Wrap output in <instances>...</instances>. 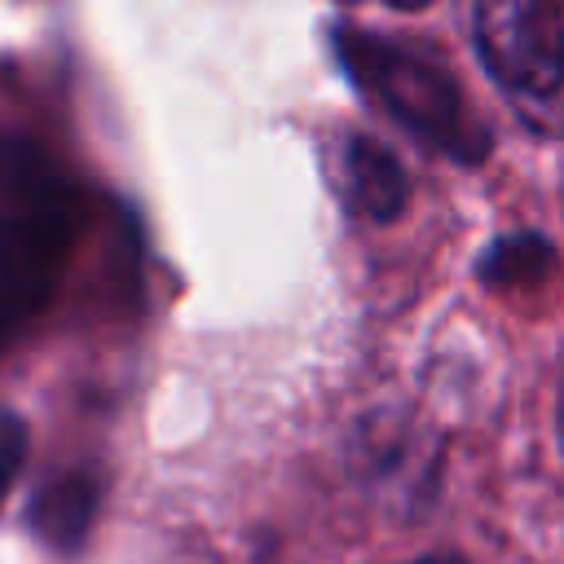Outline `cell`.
Listing matches in <instances>:
<instances>
[{"mask_svg":"<svg viewBox=\"0 0 564 564\" xmlns=\"http://www.w3.org/2000/svg\"><path fill=\"white\" fill-rule=\"evenodd\" d=\"M348 4H388V9H423L432 0H348Z\"/></svg>","mask_w":564,"mask_h":564,"instance_id":"obj_7","label":"cell"},{"mask_svg":"<svg viewBox=\"0 0 564 564\" xmlns=\"http://www.w3.org/2000/svg\"><path fill=\"white\" fill-rule=\"evenodd\" d=\"M476 48L516 115L538 132H555L564 0H476Z\"/></svg>","mask_w":564,"mask_h":564,"instance_id":"obj_3","label":"cell"},{"mask_svg":"<svg viewBox=\"0 0 564 564\" xmlns=\"http://www.w3.org/2000/svg\"><path fill=\"white\" fill-rule=\"evenodd\" d=\"M75 238V189L22 137H0V339L22 330L53 295Z\"/></svg>","mask_w":564,"mask_h":564,"instance_id":"obj_1","label":"cell"},{"mask_svg":"<svg viewBox=\"0 0 564 564\" xmlns=\"http://www.w3.org/2000/svg\"><path fill=\"white\" fill-rule=\"evenodd\" d=\"M93 511H97V485L84 480V476H62L57 485H48V489L40 494L31 524H35L48 542L75 546V542L84 538Z\"/></svg>","mask_w":564,"mask_h":564,"instance_id":"obj_5","label":"cell"},{"mask_svg":"<svg viewBox=\"0 0 564 564\" xmlns=\"http://www.w3.org/2000/svg\"><path fill=\"white\" fill-rule=\"evenodd\" d=\"M339 167H344V194H348V207L366 220H392L401 207H405V172L401 163L370 137H348L344 141V154H339Z\"/></svg>","mask_w":564,"mask_h":564,"instance_id":"obj_4","label":"cell"},{"mask_svg":"<svg viewBox=\"0 0 564 564\" xmlns=\"http://www.w3.org/2000/svg\"><path fill=\"white\" fill-rule=\"evenodd\" d=\"M22 458H26V423L18 414L0 410V502L13 489V476L22 471Z\"/></svg>","mask_w":564,"mask_h":564,"instance_id":"obj_6","label":"cell"},{"mask_svg":"<svg viewBox=\"0 0 564 564\" xmlns=\"http://www.w3.org/2000/svg\"><path fill=\"white\" fill-rule=\"evenodd\" d=\"M410 564H467L458 555H427V560H410Z\"/></svg>","mask_w":564,"mask_h":564,"instance_id":"obj_8","label":"cell"},{"mask_svg":"<svg viewBox=\"0 0 564 564\" xmlns=\"http://www.w3.org/2000/svg\"><path fill=\"white\" fill-rule=\"evenodd\" d=\"M335 48H339L344 70L357 79V88L383 115H392L405 132H414L419 141L436 145L449 159H463V163L485 159L489 132L471 115L458 84L436 57L414 53L370 31H352V26L335 31Z\"/></svg>","mask_w":564,"mask_h":564,"instance_id":"obj_2","label":"cell"}]
</instances>
